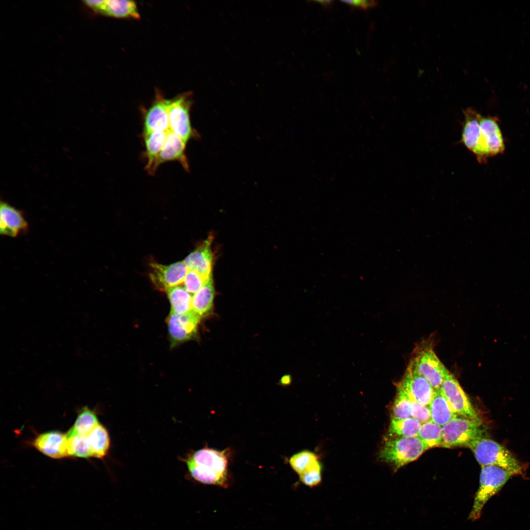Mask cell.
Here are the masks:
<instances>
[{
    "mask_svg": "<svg viewBox=\"0 0 530 530\" xmlns=\"http://www.w3.org/2000/svg\"><path fill=\"white\" fill-rule=\"evenodd\" d=\"M291 377L289 375H285L281 379V383L283 385H289L291 383Z\"/></svg>",
    "mask_w": 530,
    "mask_h": 530,
    "instance_id": "36",
    "label": "cell"
},
{
    "mask_svg": "<svg viewBox=\"0 0 530 530\" xmlns=\"http://www.w3.org/2000/svg\"><path fill=\"white\" fill-rule=\"evenodd\" d=\"M418 436L427 450L441 447L442 426L430 420L422 424Z\"/></svg>",
    "mask_w": 530,
    "mask_h": 530,
    "instance_id": "27",
    "label": "cell"
},
{
    "mask_svg": "<svg viewBox=\"0 0 530 530\" xmlns=\"http://www.w3.org/2000/svg\"><path fill=\"white\" fill-rule=\"evenodd\" d=\"M143 123V133L170 130L167 99L160 94H157L155 101L146 111Z\"/></svg>",
    "mask_w": 530,
    "mask_h": 530,
    "instance_id": "17",
    "label": "cell"
},
{
    "mask_svg": "<svg viewBox=\"0 0 530 530\" xmlns=\"http://www.w3.org/2000/svg\"><path fill=\"white\" fill-rule=\"evenodd\" d=\"M168 132L154 131L143 133L147 159L145 169L150 174H154V166L164 146Z\"/></svg>",
    "mask_w": 530,
    "mask_h": 530,
    "instance_id": "21",
    "label": "cell"
},
{
    "mask_svg": "<svg viewBox=\"0 0 530 530\" xmlns=\"http://www.w3.org/2000/svg\"><path fill=\"white\" fill-rule=\"evenodd\" d=\"M228 450L203 448L194 452L186 462L192 477L197 481L223 487L228 486Z\"/></svg>",
    "mask_w": 530,
    "mask_h": 530,
    "instance_id": "1",
    "label": "cell"
},
{
    "mask_svg": "<svg viewBox=\"0 0 530 530\" xmlns=\"http://www.w3.org/2000/svg\"><path fill=\"white\" fill-rule=\"evenodd\" d=\"M498 121L495 117H481L480 141L475 155L479 162H484L489 157L502 154L504 150V139Z\"/></svg>",
    "mask_w": 530,
    "mask_h": 530,
    "instance_id": "8",
    "label": "cell"
},
{
    "mask_svg": "<svg viewBox=\"0 0 530 530\" xmlns=\"http://www.w3.org/2000/svg\"><path fill=\"white\" fill-rule=\"evenodd\" d=\"M83 2L95 12L106 16L135 19L140 18L136 4L132 0H85Z\"/></svg>",
    "mask_w": 530,
    "mask_h": 530,
    "instance_id": "13",
    "label": "cell"
},
{
    "mask_svg": "<svg viewBox=\"0 0 530 530\" xmlns=\"http://www.w3.org/2000/svg\"><path fill=\"white\" fill-rule=\"evenodd\" d=\"M34 447L45 455L59 459L69 455L66 434L52 431L37 436L33 442Z\"/></svg>",
    "mask_w": 530,
    "mask_h": 530,
    "instance_id": "14",
    "label": "cell"
},
{
    "mask_svg": "<svg viewBox=\"0 0 530 530\" xmlns=\"http://www.w3.org/2000/svg\"><path fill=\"white\" fill-rule=\"evenodd\" d=\"M318 3L320 4L323 8H330L333 5V0H317L315 1Z\"/></svg>",
    "mask_w": 530,
    "mask_h": 530,
    "instance_id": "35",
    "label": "cell"
},
{
    "mask_svg": "<svg viewBox=\"0 0 530 530\" xmlns=\"http://www.w3.org/2000/svg\"><path fill=\"white\" fill-rule=\"evenodd\" d=\"M150 266L149 276L152 283L157 289L164 291L182 285L188 269L184 260L169 265L152 263Z\"/></svg>",
    "mask_w": 530,
    "mask_h": 530,
    "instance_id": "11",
    "label": "cell"
},
{
    "mask_svg": "<svg viewBox=\"0 0 530 530\" xmlns=\"http://www.w3.org/2000/svg\"><path fill=\"white\" fill-rule=\"evenodd\" d=\"M0 233L1 235L16 237L26 233L28 223L23 212L1 201L0 204Z\"/></svg>",
    "mask_w": 530,
    "mask_h": 530,
    "instance_id": "15",
    "label": "cell"
},
{
    "mask_svg": "<svg viewBox=\"0 0 530 530\" xmlns=\"http://www.w3.org/2000/svg\"><path fill=\"white\" fill-rule=\"evenodd\" d=\"M169 130L187 143L198 137V134L192 127L190 110L192 105L190 95L185 93L171 99H167Z\"/></svg>",
    "mask_w": 530,
    "mask_h": 530,
    "instance_id": "6",
    "label": "cell"
},
{
    "mask_svg": "<svg viewBox=\"0 0 530 530\" xmlns=\"http://www.w3.org/2000/svg\"><path fill=\"white\" fill-rule=\"evenodd\" d=\"M399 383L411 398L424 405H429L435 390L424 377L409 365Z\"/></svg>",
    "mask_w": 530,
    "mask_h": 530,
    "instance_id": "12",
    "label": "cell"
},
{
    "mask_svg": "<svg viewBox=\"0 0 530 530\" xmlns=\"http://www.w3.org/2000/svg\"><path fill=\"white\" fill-rule=\"evenodd\" d=\"M92 457L103 458L109 449L110 439L106 428L99 424L87 435Z\"/></svg>",
    "mask_w": 530,
    "mask_h": 530,
    "instance_id": "24",
    "label": "cell"
},
{
    "mask_svg": "<svg viewBox=\"0 0 530 530\" xmlns=\"http://www.w3.org/2000/svg\"><path fill=\"white\" fill-rule=\"evenodd\" d=\"M212 237L209 236L184 260L188 269H193L208 277L212 274L213 254Z\"/></svg>",
    "mask_w": 530,
    "mask_h": 530,
    "instance_id": "18",
    "label": "cell"
},
{
    "mask_svg": "<svg viewBox=\"0 0 530 530\" xmlns=\"http://www.w3.org/2000/svg\"><path fill=\"white\" fill-rule=\"evenodd\" d=\"M185 141L170 130L168 132L164 146L154 166L153 174L162 163L170 161H178L185 170H189V164L185 151Z\"/></svg>",
    "mask_w": 530,
    "mask_h": 530,
    "instance_id": "16",
    "label": "cell"
},
{
    "mask_svg": "<svg viewBox=\"0 0 530 530\" xmlns=\"http://www.w3.org/2000/svg\"><path fill=\"white\" fill-rule=\"evenodd\" d=\"M426 450L418 436L392 437L385 441L379 456L397 471L418 459Z\"/></svg>",
    "mask_w": 530,
    "mask_h": 530,
    "instance_id": "4",
    "label": "cell"
},
{
    "mask_svg": "<svg viewBox=\"0 0 530 530\" xmlns=\"http://www.w3.org/2000/svg\"><path fill=\"white\" fill-rule=\"evenodd\" d=\"M481 466H495L516 475L523 473L521 463L505 447L485 436L478 438L468 446Z\"/></svg>",
    "mask_w": 530,
    "mask_h": 530,
    "instance_id": "2",
    "label": "cell"
},
{
    "mask_svg": "<svg viewBox=\"0 0 530 530\" xmlns=\"http://www.w3.org/2000/svg\"><path fill=\"white\" fill-rule=\"evenodd\" d=\"M409 365L424 377L434 390L440 389L449 371L433 350L428 347L422 348L416 352Z\"/></svg>",
    "mask_w": 530,
    "mask_h": 530,
    "instance_id": "7",
    "label": "cell"
},
{
    "mask_svg": "<svg viewBox=\"0 0 530 530\" xmlns=\"http://www.w3.org/2000/svg\"><path fill=\"white\" fill-rule=\"evenodd\" d=\"M342 2L349 5L353 8L367 10L378 5V2L373 0H341Z\"/></svg>",
    "mask_w": 530,
    "mask_h": 530,
    "instance_id": "34",
    "label": "cell"
},
{
    "mask_svg": "<svg viewBox=\"0 0 530 530\" xmlns=\"http://www.w3.org/2000/svg\"><path fill=\"white\" fill-rule=\"evenodd\" d=\"M214 293L212 275L205 284L192 294V310L200 318L207 316L211 312Z\"/></svg>",
    "mask_w": 530,
    "mask_h": 530,
    "instance_id": "20",
    "label": "cell"
},
{
    "mask_svg": "<svg viewBox=\"0 0 530 530\" xmlns=\"http://www.w3.org/2000/svg\"><path fill=\"white\" fill-rule=\"evenodd\" d=\"M411 417V400L408 393L399 383L392 407V418L404 419Z\"/></svg>",
    "mask_w": 530,
    "mask_h": 530,
    "instance_id": "28",
    "label": "cell"
},
{
    "mask_svg": "<svg viewBox=\"0 0 530 530\" xmlns=\"http://www.w3.org/2000/svg\"><path fill=\"white\" fill-rule=\"evenodd\" d=\"M210 276H206L193 269H187L182 285L187 292L194 294L205 284Z\"/></svg>",
    "mask_w": 530,
    "mask_h": 530,
    "instance_id": "31",
    "label": "cell"
},
{
    "mask_svg": "<svg viewBox=\"0 0 530 530\" xmlns=\"http://www.w3.org/2000/svg\"><path fill=\"white\" fill-rule=\"evenodd\" d=\"M200 318L192 310L183 314L170 311L167 322L171 346L195 337Z\"/></svg>",
    "mask_w": 530,
    "mask_h": 530,
    "instance_id": "10",
    "label": "cell"
},
{
    "mask_svg": "<svg viewBox=\"0 0 530 530\" xmlns=\"http://www.w3.org/2000/svg\"><path fill=\"white\" fill-rule=\"evenodd\" d=\"M465 120L461 140L468 149L475 155L477 153L480 141V119L481 115L472 107L463 111Z\"/></svg>",
    "mask_w": 530,
    "mask_h": 530,
    "instance_id": "19",
    "label": "cell"
},
{
    "mask_svg": "<svg viewBox=\"0 0 530 530\" xmlns=\"http://www.w3.org/2000/svg\"><path fill=\"white\" fill-rule=\"evenodd\" d=\"M440 389L457 415L472 420H480L457 380L449 371L446 375Z\"/></svg>",
    "mask_w": 530,
    "mask_h": 530,
    "instance_id": "9",
    "label": "cell"
},
{
    "mask_svg": "<svg viewBox=\"0 0 530 530\" xmlns=\"http://www.w3.org/2000/svg\"><path fill=\"white\" fill-rule=\"evenodd\" d=\"M165 292L171 305V312L183 314L192 310V294L182 285L168 288Z\"/></svg>",
    "mask_w": 530,
    "mask_h": 530,
    "instance_id": "23",
    "label": "cell"
},
{
    "mask_svg": "<svg viewBox=\"0 0 530 530\" xmlns=\"http://www.w3.org/2000/svg\"><path fill=\"white\" fill-rule=\"evenodd\" d=\"M484 432L480 420L456 416L442 426L441 447H468L474 441L485 436Z\"/></svg>",
    "mask_w": 530,
    "mask_h": 530,
    "instance_id": "5",
    "label": "cell"
},
{
    "mask_svg": "<svg viewBox=\"0 0 530 530\" xmlns=\"http://www.w3.org/2000/svg\"><path fill=\"white\" fill-rule=\"evenodd\" d=\"M422 424L412 417L404 419L391 418L389 426V437L418 436Z\"/></svg>",
    "mask_w": 530,
    "mask_h": 530,
    "instance_id": "25",
    "label": "cell"
},
{
    "mask_svg": "<svg viewBox=\"0 0 530 530\" xmlns=\"http://www.w3.org/2000/svg\"><path fill=\"white\" fill-rule=\"evenodd\" d=\"M429 407L431 420L442 426L457 416L440 389L435 390Z\"/></svg>",
    "mask_w": 530,
    "mask_h": 530,
    "instance_id": "22",
    "label": "cell"
},
{
    "mask_svg": "<svg viewBox=\"0 0 530 530\" xmlns=\"http://www.w3.org/2000/svg\"><path fill=\"white\" fill-rule=\"evenodd\" d=\"M321 467L317 461L303 473L299 475L301 481L309 487L317 486L321 481Z\"/></svg>",
    "mask_w": 530,
    "mask_h": 530,
    "instance_id": "32",
    "label": "cell"
},
{
    "mask_svg": "<svg viewBox=\"0 0 530 530\" xmlns=\"http://www.w3.org/2000/svg\"><path fill=\"white\" fill-rule=\"evenodd\" d=\"M69 455L88 458L92 454L87 435L66 433Z\"/></svg>",
    "mask_w": 530,
    "mask_h": 530,
    "instance_id": "29",
    "label": "cell"
},
{
    "mask_svg": "<svg viewBox=\"0 0 530 530\" xmlns=\"http://www.w3.org/2000/svg\"><path fill=\"white\" fill-rule=\"evenodd\" d=\"M317 461L318 457L316 454L305 450L292 455L290 459L289 463L293 470L300 475Z\"/></svg>",
    "mask_w": 530,
    "mask_h": 530,
    "instance_id": "30",
    "label": "cell"
},
{
    "mask_svg": "<svg viewBox=\"0 0 530 530\" xmlns=\"http://www.w3.org/2000/svg\"><path fill=\"white\" fill-rule=\"evenodd\" d=\"M411 400V417L422 424L431 420L429 406L424 405L409 396Z\"/></svg>",
    "mask_w": 530,
    "mask_h": 530,
    "instance_id": "33",
    "label": "cell"
},
{
    "mask_svg": "<svg viewBox=\"0 0 530 530\" xmlns=\"http://www.w3.org/2000/svg\"><path fill=\"white\" fill-rule=\"evenodd\" d=\"M514 475H515L514 473L498 466L481 467L479 487L476 493L468 519L472 521L478 519L486 503Z\"/></svg>",
    "mask_w": 530,
    "mask_h": 530,
    "instance_id": "3",
    "label": "cell"
},
{
    "mask_svg": "<svg viewBox=\"0 0 530 530\" xmlns=\"http://www.w3.org/2000/svg\"><path fill=\"white\" fill-rule=\"evenodd\" d=\"M99 424L95 413L88 408H84L79 414L74 425L67 433L88 435Z\"/></svg>",
    "mask_w": 530,
    "mask_h": 530,
    "instance_id": "26",
    "label": "cell"
}]
</instances>
